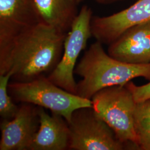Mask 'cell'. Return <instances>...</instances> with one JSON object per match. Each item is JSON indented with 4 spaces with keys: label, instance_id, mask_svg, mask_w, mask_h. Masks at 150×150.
I'll return each mask as SVG.
<instances>
[{
    "label": "cell",
    "instance_id": "1",
    "mask_svg": "<svg viewBox=\"0 0 150 150\" xmlns=\"http://www.w3.org/2000/svg\"><path fill=\"white\" fill-rule=\"evenodd\" d=\"M67 33L40 22L0 46V75L16 82L47 77L59 63Z\"/></svg>",
    "mask_w": 150,
    "mask_h": 150
},
{
    "label": "cell",
    "instance_id": "2",
    "mask_svg": "<svg viewBox=\"0 0 150 150\" xmlns=\"http://www.w3.org/2000/svg\"><path fill=\"white\" fill-rule=\"evenodd\" d=\"M74 74L82 78L77 83V95L91 100L102 88L125 86L132 79L144 77L150 81V63L129 64L106 53L102 44L96 41L85 51L75 67Z\"/></svg>",
    "mask_w": 150,
    "mask_h": 150
},
{
    "label": "cell",
    "instance_id": "3",
    "mask_svg": "<svg viewBox=\"0 0 150 150\" xmlns=\"http://www.w3.org/2000/svg\"><path fill=\"white\" fill-rule=\"evenodd\" d=\"M97 115L112 129L128 150H139L134 128L137 103L125 86L115 85L102 88L91 98Z\"/></svg>",
    "mask_w": 150,
    "mask_h": 150
},
{
    "label": "cell",
    "instance_id": "4",
    "mask_svg": "<svg viewBox=\"0 0 150 150\" xmlns=\"http://www.w3.org/2000/svg\"><path fill=\"white\" fill-rule=\"evenodd\" d=\"M8 91L17 102L28 103L50 110L69 123L72 113L82 107H92L91 100L71 93L54 84L47 77L27 82H9Z\"/></svg>",
    "mask_w": 150,
    "mask_h": 150
},
{
    "label": "cell",
    "instance_id": "5",
    "mask_svg": "<svg viewBox=\"0 0 150 150\" xmlns=\"http://www.w3.org/2000/svg\"><path fill=\"white\" fill-rule=\"evenodd\" d=\"M69 150H128L92 107L76 110L69 123Z\"/></svg>",
    "mask_w": 150,
    "mask_h": 150
},
{
    "label": "cell",
    "instance_id": "6",
    "mask_svg": "<svg viewBox=\"0 0 150 150\" xmlns=\"http://www.w3.org/2000/svg\"><path fill=\"white\" fill-rule=\"evenodd\" d=\"M92 17L91 8L87 6H82L67 33L59 63L47 77L56 85L74 95H77L74 70L81 52L85 49L88 39L92 36Z\"/></svg>",
    "mask_w": 150,
    "mask_h": 150
},
{
    "label": "cell",
    "instance_id": "7",
    "mask_svg": "<svg viewBox=\"0 0 150 150\" xmlns=\"http://www.w3.org/2000/svg\"><path fill=\"white\" fill-rule=\"evenodd\" d=\"M150 21V0H138L128 8L110 16H93L92 36L102 44L110 45L129 28Z\"/></svg>",
    "mask_w": 150,
    "mask_h": 150
},
{
    "label": "cell",
    "instance_id": "8",
    "mask_svg": "<svg viewBox=\"0 0 150 150\" xmlns=\"http://www.w3.org/2000/svg\"><path fill=\"white\" fill-rule=\"evenodd\" d=\"M39 126L38 106L22 103L13 118L1 122L0 150H30Z\"/></svg>",
    "mask_w": 150,
    "mask_h": 150
},
{
    "label": "cell",
    "instance_id": "9",
    "mask_svg": "<svg viewBox=\"0 0 150 150\" xmlns=\"http://www.w3.org/2000/svg\"><path fill=\"white\" fill-rule=\"evenodd\" d=\"M40 22L33 0H0V46Z\"/></svg>",
    "mask_w": 150,
    "mask_h": 150
},
{
    "label": "cell",
    "instance_id": "10",
    "mask_svg": "<svg viewBox=\"0 0 150 150\" xmlns=\"http://www.w3.org/2000/svg\"><path fill=\"white\" fill-rule=\"evenodd\" d=\"M107 53L129 64L150 63V21L127 30L108 45Z\"/></svg>",
    "mask_w": 150,
    "mask_h": 150
},
{
    "label": "cell",
    "instance_id": "11",
    "mask_svg": "<svg viewBox=\"0 0 150 150\" xmlns=\"http://www.w3.org/2000/svg\"><path fill=\"white\" fill-rule=\"evenodd\" d=\"M40 126L30 150H66L69 149V123L62 116L50 115L43 107H38Z\"/></svg>",
    "mask_w": 150,
    "mask_h": 150
},
{
    "label": "cell",
    "instance_id": "12",
    "mask_svg": "<svg viewBox=\"0 0 150 150\" xmlns=\"http://www.w3.org/2000/svg\"><path fill=\"white\" fill-rule=\"evenodd\" d=\"M42 22L64 33L78 13L74 0H33Z\"/></svg>",
    "mask_w": 150,
    "mask_h": 150
},
{
    "label": "cell",
    "instance_id": "13",
    "mask_svg": "<svg viewBox=\"0 0 150 150\" xmlns=\"http://www.w3.org/2000/svg\"><path fill=\"white\" fill-rule=\"evenodd\" d=\"M134 128L139 150H150V99L137 103Z\"/></svg>",
    "mask_w": 150,
    "mask_h": 150
},
{
    "label": "cell",
    "instance_id": "14",
    "mask_svg": "<svg viewBox=\"0 0 150 150\" xmlns=\"http://www.w3.org/2000/svg\"><path fill=\"white\" fill-rule=\"evenodd\" d=\"M11 74L0 75V115L2 120H11L15 117L19 106L16 105L8 91Z\"/></svg>",
    "mask_w": 150,
    "mask_h": 150
},
{
    "label": "cell",
    "instance_id": "15",
    "mask_svg": "<svg viewBox=\"0 0 150 150\" xmlns=\"http://www.w3.org/2000/svg\"><path fill=\"white\" fill-rule=\"evenodd\" d=\"M125 86L131 91L136 103L150 99V81L148 83L142 86H137L131 81Z\"/></svg>",
    "mask_w": 150,
    "mask_h": 150
},
{
    "label": "cell",
    "instance_id": "16",
    "mask_svg": "<svg viewBox=\"0 0 150 150\" xmlns=\"http://www.w3.org/2000/svg\"><path fill=\"white\" fill-rule=\"evenodd\" d=\"M97 2L101 5H110L117 2H121L126 0H96Z\"/></svg>",
    "mask_w": 150,
    "mask_h": 150
},
{
    "label": "cell",
    "instance_id": "17",
    "mask_svg": "<svg viewBox=\"0 0 150 150\" xmlns=\"http://www.w3.org/2000/svg\"><path fill=\"white\" fill-rule=\"evenodd\" d=\"M74 1H75V2L78 5L79 4H80V2H81L83 0H74Z\"/></svg>",
    "mask_w": 150,
    "mask_h": 150
}]
</instances>
